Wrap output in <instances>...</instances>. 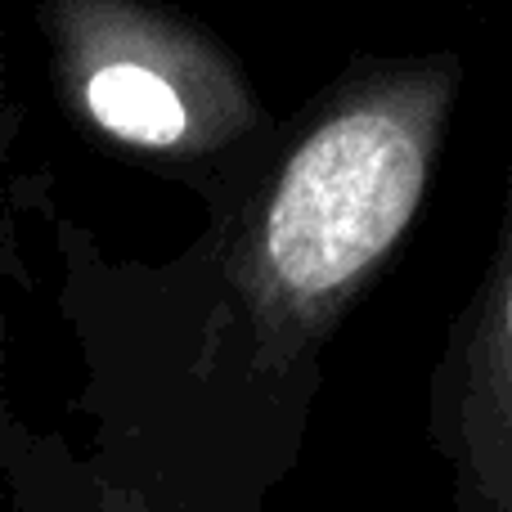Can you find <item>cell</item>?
<instances>
[{
  "label": "cell",
  "mask_w": 512,
  "mask_h": 512,
  "mask_svg": "<svg viewBox=\"0 0 512 512\" xmlns=\"http://www.w3.org/2000/svg\"><path fill=\"white\" fill-rule=\"evenodd\" d=\"M454 104V59L351 81L288 149L243 261L270 369L301 360L414 225Z\"/></svg>",
  "instance_id": "cell-1"
},
{
  "label": "cell",
  "mask_w": 512,
  "mask_h": 512,
  "mask_svg": "<svg viewBox=\"0 0 512 512\" xmlns=\"http://www.w3.org/2000/svg\"><path fill=\"white\" fill-rule=\"evenodd\" d=\"M77 95L104 135L158 153L198 149L248 122L239 81L207 45L126 5L81 32Z\"/></svg>",
  "instance_id": "cell-2"
},
{
  "label": "cell",
  "mask_w": 512,
  "mask_h": 512,
  "mask_svg": "<svg viewBox=\"0 0 512 512\" xmlns=\"http://www.w3.org/2000/svg\"><path fill=\"white\" fill-rule=\"evenodd\" d=\"M432 445L454 512H512V203L495 261L436 364Z\"/></svg>",
  "instance_id": "cell-3"
}]
</instances>
